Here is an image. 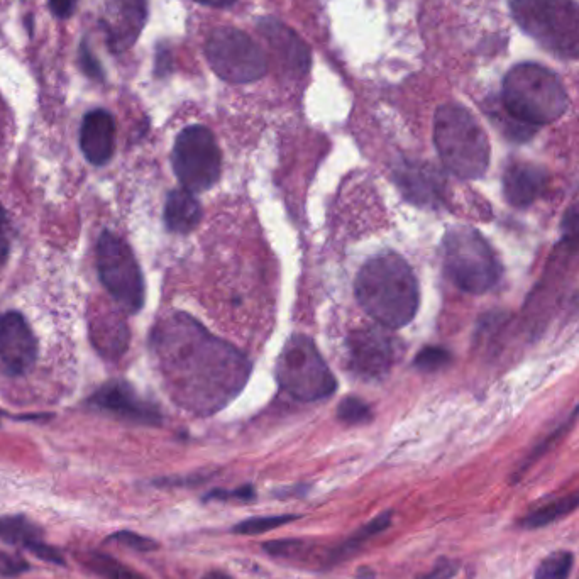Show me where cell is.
<instances>
[{"label": "cell", "instance_id": "cell-1", "mask_svg": "<svg viewBox=\"0 0 579 579\" xmlns=\"http://www.w3.org/2000/svg\"><path fill=\"white\" fill-rule=\"evenodd\" d=\"M155 344L175 402L195 414H214L226 407L248 381L246 356L188 315L163 320Z\"/></svg>", "mask_w": 579, "mask_h": 579}, {"label": "cell", "instance_id": "cell-16", "mask_svg": "<svg viewBox=\"0 0 579 579\" xmlns=\"http://www.w3.org/2000/svg\"><path fill=\"white\" fill-rule=\"evenodd\" d=\"M547 171L529 161L510 163L503 175V195L508 204L527 209L541 197L547 187Z\"/></svg>", "mask_w": 579, "mask_h": 579}, {"label": "cell", "instance_id": "cell-38", "mask_svg": "<svg viewBox=\"0 0 579 579\" xmlns=\"http://www.w3.org/2000/svg\"><path fill=\"white\" fill-rule=\"evenodd\" d=\"M9 249H11V243H9V226H7L6 210L0 205V265L7 260Z\"/></svg>", "mask_w": 579, "mask_h": 579}, {"label": "cell", "instance_id": "cell-41", "mask_svg": "<svg viewBox=\"0 0 579 579\" xmlns=\"http://www.w3.org/2000/svg\"><path fill=\"white\" fill-rule=\"evenodd\" d=\"M204 579H232L229 574L222 573V571H210L209 574H205Z\"/></svg>", "mask_w": 579, "mask_h": 579}, {"label": "cell", "instance_id": "cell-26", "mask_svg": "<svg viewBox=\"0 0 579 579\" xmlns=\"http://www.w3.org/2000/svg\"><path fill=\"white\" fill-rule=\"evenodd\" d=\"M574 556L569 551H556L542 559L534 579H568L573 571Z\"/></svg>", "mask_w": 579, "mask_h": 579}, {"label": "cell", "instance_id": "cell-12", "mask_svg": "<svg viewBox=\"0 0 579 579\" xmlns=\"http://www.w3.org/2000/svg\"><path fill=\"white\" fill-rule=\"evenodd\" d=\"M38 359V341L19 312L0 317V361L12 376L26 375Z\"/></svg>", "mask_w": 579, "mask_h": 579}, {"label": "cell", "instance_id": "cell-30", "mask_svg": "<svg viewBox=\"0 0 579 579\" xmlns=\"http://www.w3.org/2000/svg\"><path fill=\"white\" fill-rule=\"evenodd\" d=\"M109 542H117V544H122V546L129 547V549H134L138 552H151L158 549V542L149 539V537H144V535L136 534V532H131V530H121V532H116V534L109 537Z\"/></svg>", "mask_w": 579, "mask_h": 579}, {"label": "cell", "instance_id": "cell-25", "mask_svg": "<svg viewBox=\"0 0 579 579\" xmlns=\"http://www.w3.org/2000/svg\"><path fill=\"white\" fill-rule=\"evenodd\" d=\"M578 415L579 407L574 410L573 414L569 415L568 420H564L563 424L557 427L556 431H552L546 439H542V441L532 449V453L525 458L524 463L520 464L519 471H517V475H515L517 480L522 478V476H524L525 473H527V471H529V469L547 453V451H551L552 447L556 446L557 442L561 441V439L566 436V432H569V429L573 427L574 422L578 419Z\"/></svg>", "mask_w": 579, "mask_h": 579}, {"label": "cell", "instance_id": "cell-18", "mask_svg": "<svg viewBox=\"0 0 579 579\" xmlns=\"http://www.w3.org/2000/svg\"><path fill=\"white\" fill-rule=\"evenodd\" d=\"M398 183L405 195L419 205L441 204L444 195V180L432 166L409 165L400 171Z\"/></svg>", "mask_w": 579, "mask_h": 579}, {"label": "cell", "instance_id": "cell-31", "mask_svg": "<svg viewBox=\"0 0 579 579\" xmlns=\"http://www.w3.org/2000/svg\"><path fill=\"white\" fill-rule=\"evenodd\" d=\"M26 571H29V564L23 557L0 551V579L16 578Z\"/></svg>", "mask_w": 579, "mask_h": 579}, {"label": "cell", "instance_id": "cell-7", "mask_svg": "<svg viewBox=\"0 0 579 579\" xmlns=\"http://www.w3.org/2000/svg\"><path fill=\"white\" fill-rule=\"evenodd\" d=\"M276 376L285 392L304 402L322 400L336 392V378L319 349L310 337L300 334L285 344L276 364Z\"/></svg>", "mask_w": 579, "mask_h": 579}, {"label": "cell", "instance_id": "cell-39", "mask_svg": "<svg viewBox=\"0 0 579 579\" xmlns=\"http://www.w3.org/2000/svg\"><path fill=\"white\" fill-rule=\"evenodd\" d=\"M78 0H50V9L56 17L68 19L77 9Z\"/></svg>", "mask_w": 579, "mask_h": 579}, {"label": "cell", "instance_id": "cell-3", "mask_svg": "<svg viewBox=\"0 0 579 579\" xmlns=\"http://www.w3.org/2000/svg\"><path fill=\"white\" fill-rule=\"evenodd\" d=\"M503 109L525 126L559 121L569 107L568 92L556 73L539 63H520L503 78Z\"/></svg>", "mask_w": 579, "mask_h": 579}, {"label": "cell", "instance_id": "cell-13", "mask_svg": "<svg viewBox=\"0 0 579 579\" xmlns=\"http://www.w3.org/2000/svg\"><path fill=\"white\" fill-rule=\"evenodd\" d=\"M148 21V0H109L100 19L112 53H124L138 41Z\"/></svg>", "mask_w": 579, "mask_h": 579}, {"label": "cell", "instance_id": "cell-40", "mask_svg": "<svg viewBox=\"0 0 579 579\" xmlns=\"http://www.w3.org/2000/svg\"><path fill=\"white\" fill-rule=\"evenodd\" d=\"M195 2H199L202 6L216 7V9H226L236 4V0H195Z\"/></svg>", "mask_w": 579, "mask_h": 579}, {"label": "cell", "instance_id": "cell-37", "mask_svg": "<svg viewBox=\"0 0 579 579\" xmlns=\"http://www.w3.org/2000/svg\"><path fill=\"white\" fill-rule=\"evenodd\" d=\"M209 500H221V502H227V500H254V490L253 486H241L238 490L224 491L216 490L212 491L207 495Z\"/></svg>", "mask_w": 579, "mask_h": 579}, {"label": "cell", "instance_id": "cell-33", "mask_svg": "<svg viewBox=\"0 0 579 579\" xmlns=\"http://www.w3.org/2000/svg\"><path fill=\"white\" fill-rule=\"evenodd\" d=\"M33 556L39 557V559H43L46 563H53V564H60V566H65L67 561H65V557L61 554L56 547L50 546V544H46L45 541H36L31 542L28 547H26Z\"/></svg>", "mask_w": 579, "mask_h": 579}, {"label": "cell", "instance_id": "cell-2", "mask_svg": "<svg viewBox=\"0 0 579 579\" xmlns=\"http://www.w3.org/2000/svg\"><path fill=\"white\" fill-rule=\"evenodd\" d=\"M356 297L381 326L398 329L407 326L419 310V282L402 256L383 253L359 271Z\"/></svg>", "mask_w": 579, "mask_h": 579}, {"label": "cell", "instance_id": "cell-19", "mask_svg": "<svg viewBox=\"0 0 579 579\" xmlns=\"http://www.w3.org/2000/svg\"><path fill=\"white\" fill-rule=\"evenodd\" d=\"M90 334L95 348L105 358H119L127 349L129 331L126 322L112 310L97 312L95 317H92Z\"/></svg>", "mask_w": 579, "mask_h": 579}, {"label": "cell", "instance_id": "cell-10", "mask_svg": "<svg viewBox=\"0 0 579 579\" xmlns=\"http://www.w3.org/2000/svg\"><path fill=\"white\" fill-rule=\"evenodd\" d=\"M171 163L188 192H205L221 177V149L214 134L204 126H190L178 134Z\"/></svg>", "mask_w": 579, "mask_h": 579}, {"label": "cell", "instance_id": "cell-32", "mask_svg": "<svg viewBox=\"0 0 579 579\" xmlns=\"http://www.w3.org/2000/svg\"><path fill=\"white\" fill-rule=\"evenodd\" d=\"M561 231L568 243H579V202L564 212Z\"/></svg>", "mask_w": 579, "mask_h": 579}, {"label": "cell", "instance_id": "cell-24", "mask_svg": "<svg viewBox=\"0 0 579 579\" xmlns=\"http://www.w3.org/2000/svg\"><path fill=\"white\" fill-rule=\"evenodd\" d=\"M78 557V561L99 574L105 579H136V574L131 573L124 564L119 563L114 557L107 556V554H100V552H83Z\"/></svg>", "mask_w": 579, "mask_h": 579}, {"label": "cell", "instance_id": "cell-17", "mask_svg": "<svg viewBox=\"0 0 579 579\" xmlns=\"http://www.w3.org/2000/svg\"><path fill=\"white\" fill-rule=\"evenodd\" d=\"M80 148L92 165L104 166L111 161L116 148V122L109 112L97 109L83 117Z\"/></svg>", "mask_w": 579, "mask_h": 579}, {"label": "cell", "instance_id": "cell-4", "mask_svg": "<svg viewBox=\"0 0 579 579\" xmlns=\"http://www.w3.org/2000/svg\"><path fill=\"white\" fill-rule=\"evenodd\" d=\"M434 143L442 165L461 180H478L490 166L485 129L461 104H444L434 117Z\"/></svg>", "mask_w": 579, "mask_h": 579}, {"label": "cell", "instance_id": "cell-27", "mask_svg": "<svg viewBox=\"0 0 579 579\" xmlns=\"http://www.w3.org/2000/svg\"><path fill=\"white\" fill-rule=\"evenodd\" d=\"M300 519L298 515H273V517H253V519L244 520L232 527V534L239 535H260L278 529L282 525L290 524Z\"/></svg>", "mask_w": 579, "mask_h": 579}, {"label": "cell", "instance_id": "cell-34", "mask_svg": "<svg viewBox=\"0 0 579 579\" xmlns=\"http://www.w3.org/2000/svg\"><path fill=\"white\" fill-rule=\"evenodd\" d=\"M305 544L302 541H297V539H292V541H273L268 542L263 546L268 554L276 557H293L297 556L298 552L304 551Z\"/></svg>", "mask_w": 579, "mask_h": 579}, {"label": "cell", "instance_id": "cell-14", "mask_svg": "<svg viewBox=\"0 0 579 579\" xmlns=\"http://www.w3.org/2000/svg\"><path fill=\"white\" fill-rule=\"evenodd\" d=\"M90 402L95 409L116 415L119 419L136 424L158 425L161 422L160 410L153 403L146 402L134 392L131 385L124 381H109L99 392L94 393Z\"/></svg>", "mask_w": 579, "mask_h": 579}, {"label": "cell", "instance_id": "cell-9", "mask_svg": "<svg viewBox=\"0 0 579 579\" xmlns=\"http://www.w3.org/2000/svg\"><path fill=\"white\" fill-rule=\"evenodd\" d=\"M97 266L100 280L116 304L136 314L144 304V280L129 244L112 232H104L97 246Z\"/></svg>", "mask_w": 579, "mask_h": 579}, {"label": "cell", "instance_id": "cell-20", "mask_svg": "<svg viewBox=\"0 0 579 579\" xmlns=\"http://www.w3.org/2000/svg\"><path fill=\"white\" fill-rule=\"evenodd\" d=\"M202 217L199 200L195 199L192 192L185 188H178L168 195L165 205L166 227L171 232L187 234L195 229Z\"/></svg>", "mask_w": 579, "mask_h": 579}, {"label": "cell", "instance_id": "cell-15", "mask_svg": "<svg viewBox=\"0 0 579 579\" xmlns=\"http://www.w3.org/2000/svg\"><path fill=\"white\" fill-rule=\"evenodd\" d=\"M258 31L265 36L271 51L278 56L282 67L292 75H305L310 68V50L292 29L273 17L261 19Z\"/></svg>", "mask_w": 579, "mask_h": 579}, {"label": "cell", "instance_id": "cell-21", "mask_svg": "<svg viewBox=\"0 0 579 579\" xmlns=\"http://www.w3.org/2000/svg\"><path fill=\"white\" fill-rule=\"evenodd\" d=\"M578 508L579 488L571 491L568 495H564V497L544 503L541 507H537L532 512L527 513L524 519L520 520V525L529 530L542 529V527L554 524L557 520L568 517L571 513L576 512Z\"/></svg>", "mask_w": 579, "mask_h": 579}, {"label": "cell", "instance_id": "cell-5", "mask_svg": "<svg viewBox=\"0 0 579 579\" xmlns=\"http://www.w3.org/2000/svg\"><path fill=\"white\" fill-rule=\"evenodd\" d=\"M515 23L544 50L579 58V4L576 0H512Z\"/></svg>", "mask_w": 579, "mask_h": 579}, {"label": "cell", "instance_id": "cell-23", "mask_svg": "<svg viewBox=\"0 0 579 579\" xmlns=\"http://www.w3.org/2000/svg\"><path fill=\"white\" fill-rule=\"evenodd\" d=\"M390 524H392V512L381 513L376 519L361 527L353 537H349L348 541L344 542L342 546L336 547L329 554V564L341 563L344 559H348L353 552L358 551L359 547L363 546L364 542L371 539L373 535L380 534L383 530L388 529Z\"/></svg>", "mask_w": 579, "mask_h": 579}, {"label": "cell", "instance_id": "cell-6", "mask_svg": "<svg viewBox=\"0 0 579 579\" xmlns=\"http://www.w3.org/2000/svg\"><path fill=\"white\" fill-rule=\"evenodd\" d=\"M442 253L447 276L463 292H490L502 276L497 253L475 227H451L444 236Z\"/></svg>", "mask_w": 579, "mask_h": 579}, {"label": "cell", "instance_id": "cell-8", "mask_svg": "<svg viewBox=\"0 0 579 579\" xmlns=\"http://www.w3.org/2000/svg\"><path fill=\"white\" fill-rule=\"evenodd\" d=\"M204 50L212 70L226 82H256L268 72L265 51L239 29H214L205 41Z\"/></svg>", "mask_w": 579, "mask_h": 579}, {"label": "cell", "instance_id": "cell-29", "mask_svg": "<svg viewBox=\"0 0 579 579\" xmlns=\"http://www.w3.org/2000/svg\"><path fill=\"white\" fill-rule=\"evenodd\" d=\"M451 363V354L442 348H425L417 354L415 366L422 371H437Z\"/></svg>", "mask_w": 579, "mask_h": 579}, {"label": "cell", "instance_id": "cell-42", "mask_svg": "<svg viewBox=\"0 0 579 579\" xmlns=\"http://www.w3.org/2000/svg\"><path fill=\"white\" fill-rule=\"evenodd\" d=\"M359 579H375V573L368 568H361L359 569L358 573Z\"/></svg>", "mask_w": 579, "mask_h": 579}, {"label": "cell", "instance_id": "cell-11", "mask_svg": "<svg viewBox=\"0 0 579 579\" xmlns=\"http://www.w3.org/2000/svg\"><path fill=\"white\" fill-rule=\"evenodd\" d=\"M395 356V342L381 329H359L349 336V366L364 380L383 378L392 368Z\"/></svg>", "mask_w": 579, "mask_h": 579}, {"label": "cell", "instance_id": "cell-28", "mask_svg": "<svg viewBox=\"0 0 579 579\" xmlns=\"http://www.w3.org/2000/svg\"><path fill=\"white\" fill-rule=\"evenodd\" d=\"M337 417L346 424H364L371 419V410L359 398L349 397L339 405Z\"/></svg>", "mask_w": 579, "mask_h": 579}, {"label": "cell", "instance_id": "cell-36", "mask_svg": "<svg viewBox=\"0 0 579 579\" xmlns=\"http://www.w3.org/2000/svg\"><path fill=\"white\" fill-rule=\"evenodd\" d=\"M459 571V564L451 559H442L429 573L422 574L417 579H453Z\"/></svg>", "mask_w": 579, "mask_h": 579}, {"label": "cell", "instance_id": "cell-35", "mask_svg": "<svg viewBox=\"0 0 579 579\" xmlns=\"http://www.w3.org/2000/svg\"><path fill=\"white\" fill-rule=\"evenodd\" d=\"M80 67H82L85 75H89L94 80H102L104 78V72H102L99 60L92 55L87 43H82V46H80Z\"/></svg>", "mask_w": 579, "mask_h": 579}, {"label": "cell", "instance_id": "cell-22", "mask_svg": "<svg viewBox=\"0 0 579 579\" xmlns=\"http://www.w3.org/2000/svg\"><path fill=\"white\" fill-rule=\"evenodd\" d=\"M0 539L12 546H23L31 542L43 541V529L33 524L26 515H6L0 517Z\"/></svg>", "mask_w": 579, "mask_h": 579}]
</instances>
